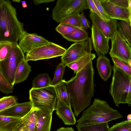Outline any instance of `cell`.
Returning <instances> with one entry per match:
<instances>
[{
  "label": "cell",
  "instance_id": "cell-22",
  "mask_svg": "<svg viewBox=\"0 0 131 131\" xmlns=\"http://www.w3.org/2000/svg\"><path fill=\"white\" fill-rule=\"evenodd\" d=\"M25 58L23 59L16 69L15 78V84L23 82L27 79L31 71V67Z\"/></svg>",
  "mask_w": 131,
  "mask_h": 131
},
{
  "label": "cell",
  "instance_id": "cell-11",
  "mask_svg": "<svg viewBox=\"0 0 131 131\" xmlns=\"http://www.w3.org/2000/svg\"><path fill=\"white\" fill-rule=\"evenodd\" d=\"M89 17L94 24L105 36L111 40L118 30L117 19H110L108 20H104L97 14L90 10Z\"/></svg>",
  "mask_w": 131,
  "mask_h": 131
},
{
  "label": "cell",
  "instance_id": "cell-49",
  "mask_svg": "<svg viewBox=\"0 0 131 131\" xmlns=\"http://www.w3.org/2000/svg\"><path fill=\"white\" fill-rule=\"evenodd\" d=\"M130 78H131V76H130Z\"/></svg>",
  "mask_w": 131,
  "mask_h": 131
},
{
  "label": "cell",
  "instance_id": "cell-13",
  "mask_svg": "<svg viewBox=\"0 0 131 131\" xmlns=\"http://www.w3.org/2000/svg\"><path fill=\"white\" fill-rule=\"evenodd\" d=\"M91 39L94 49L99 56L105 55L109 51V40L96 26L92 23Z\"/></svg>",
  "mask_w": 131,
  "mask_h": 131
},
{
  "label": "cell",
  "instance_id": "cell-8",
  "mask_svg": "<svg viewBox=\"0 0 131 131\" xmlns=\"http://www.w3.org/2000/svg\"><path fill=\"white\" fill-rule=\"evenodd\" d=\"M66 50L62 46L49 41L46 44L35 48L27 52L25 59L27 61H36L62 56Z\"/></svg>",
  "mask_w": 131,
  "mask_h": 131
},
{
  "label": "cell",
  "instance_id": "cell-21",
  "mask_svg": "<svg viewBox=\"0 0 131 131\" xmlns=\"http://www.w3.org/2000/svg\"><path fill=\"white\" fill-rule=\"evenodd\" d=\"M71 107L68 106H61L56 110L57 115L66 125H74L77 122Z\"/></svg>",
  "mask_w": 131,
  "mask_h": 131
},
{
  "label": "cell",
  "instance_id": "cell-46",
  "mask_svg": "<svg viewBox=\"0 0 131 131\" xmlns=\"http://www.w3.org/2000/svg\"><path fill=\"white\" fill-rule=\"evenodd\" d=\"M21 0H17L16 2L20 3V2Z\"/></svg>",
  "mask_w": 131,
  "mask_h": 131
},
{
  "label": "cell",
  "instance_id": "cell-41",
  "mask_svg": "<svg viewBox=\"0 0 131 131\" xmlns=\"http://www.w3.org/2000/svg\"><path fill=\"white\" fill-rule=\"evenodd\" d=\"M129 22L131 26V0H127Z\"/></svg>",
  "mask_w": 131,
  "mask_h": 131
},
{
  "label": "cell",
  "instance_id": "cell-23",
  "mask_svg": "<svg viewBox=\"0 0 131 131\" xmlns=\"http://www.w3.org/2000/svg\"><path fill=\"white\" fill-rule=\"evenodd\" d=\"M96 57L95 55L91 53L80 58L78 60L68 64L67 66L72 70L74 73L85 67L90 61Z\"/></svg>",
  "mask_w": 131,
  "mask_h": 131
},
{
  "label": "cell",
  "instance_id": "cell-6",
  "mask_svg": "<svg viewBox=\"0 0 131 131\" xmlns=\"http://www.w3.org/2000/svg\"><path fill=\"white\" fill-rule=\"evenodd\" d=\"M89 9L86 0H57L52 10L53 19L57 23L70 16Z\"/></svg>",
  "mask_w": 131,
  "mask_h": 131
},
{
  "label": "cell",
  "instance_id": "cell-24",
  "mask_svg": "<svg viewBox=\"0 0 131 131\" xmlns=\"http://www.w3.org/2000/svg\"><path fill=\"white\" fill-rule=\"evenodd\" d=\"M62 36L67 40L75 42L86 40L89 37L87 32L83 28Z\"/></svg>",
  "mask_w": 131,
  "mask_h": 131
},
{
  "label": "cell",
  "instance_id": "cell-33",
  "mask_svg": "<svg viewBox=\"0 0 131 131\" xmlns=\"http://www.w3.org/2000/svg\"><path fill=\"white\" fill-rule=\"evenodd\" d=\"M108 131H131V120L116 123L110 128Z\"/></svg>",
  "mask_w": 131,
  "mask_h": 131
},
{
  "label": "cell",
  "instance_id": "cell-1",
  "mask_svg": "<svg viewBox=\"0 0 131 131\" xmlns=\"http://www.w3.org/2000/svg\"><path fill=\"white\" fill-rule=\"evenodd\" d=\"M94 74L91 61L78 71L74 77L66 81L70 93L71 106L76 116L91 104L95 91Z\"/></svg>",
  "mask_w": 131,
  "mask_h": 131
},
{
  "label": "cell",
  "instance_id": "cell-14",
  "mask_svg": "<svg viewBox=\"0 0 131 131\" xmlns=\"http://www.w3.org/2000/svg\"><path fill=\"white\" fill-rule=\"evenodd\" d=\"M100 2L105 11L111 19L129 22L128 8L120 6L108 0H104Z\"/></svg>",
  "mask_w": 131,
  "mask_h": 131
},
{
  "label": "cell",
  "instance_id": "cell-50",
  "mask_svg": "<svg viewBox=\"0 0 131 131\" xmlns=\"http://www.w3.org/2000/svg\"></svg>",
  "mask_w": 131,
  "mask_h": 131
},
{
  "label": "cell",
  "instance_id": "cell-47",
  "mask_svg": "<svg viewBox=\"0 0 131 131\" xmlns=\"http://www.w3.org/2000/svg\"><path fill=\"white\" fill-rule=\"evenodd\" d=\"M99 0L100 1V2H101V1H102L104 0Z\"/></svg>",
  "mask_w": 131,
  "mask_h": 131
},
{
  "label": "cell",
  "instance_id": "cell-39",
  "mask_svg": "<svg viewBox=\"0 0 131 131\" xmlns=\"http://www.w3.org/2000/svg\"><path fill=\"white\" fill-rule=\"evenodd\" d=\"M110 2L120 6L128 8L127 0H108Z\"/></svg>",
  "mask_w": 131,
  "mask_h": 131
},
{
  "label": "cell",
  "instance_id": "cell-28",
  "mask_svg": "<svg viewBox=\"0 0 131 131\" xmlns=\"http://www.w3.org/2000/svg\"><path fill=\"white\" fill-rule=\"evenodd\" d=\"M14 43L7 41H0V61L7 58Z\"/></svg>",
  "mask_w": 131,
  "mask_h": 131
},
{
  "label": "cell",
  "instance_id": "cell-4",
  "mask_svg": "<svg viewBox=\"0 0 131 131\" xmlns=\"http://www.w3.org/2000/svg\"><path fill=\"white\" fill-rule=\"evenodd\" d=\"M113 73L109 90L116 106L120 104L127 103L131 106L130 76L114 65Z\"/></svg>",
  "mask_w": 131,
  "mask_h": 131
},
{
  "label": "cell",
  "instance_id": "cell-25",
  "mask_svg": "<svg viewBox=\"0 0 131 131\" xmlns=\"http://www.w3.org/2000/svg\"><path fill=\"white\" fill-rule=\"evenodd\" d=\"M51 81L47 73L39 74L33 80L32 88L39 89L50 86Z\"/></svg>",
  "mask_w": 131,
  "mask_h": 131
},
{
  "label": "cell",
  "instance_id": "cell-40",
  "mask_svg": "<svg viewBox=\"0 0 131 131\" xmlns=\"http://www.w3.org/2000/svg\"><path fill=\"white\" fill-rule=\"evenodd\" d=\"M34 4L38 5L42 3H48L54 1L55 0H32Z\"/></svg>",
  "mask_w": 131,
  "mask_h": 131
},
{
  "label": "cell",
  "instance_id": "cell-20",
  "mask_svg": "<svg viewBox=\"0 0 131 131\" xmlns=\"http://www.w3.org/2000/svg\"><path fill=\"white\" fill-rule=\"evenodd\" d=\"M22 118L0 115V131H17Z\"/></svg>",
  "mask_w": 131,
  "mask_h": 131
},
{
  "label": "cell",
  "instance_id": "cell-48",
  "mask_svg": "<svg viewBox=\"0 0 131 131\" xmlns=\"http://www.w3.org/2000/svg\"><path fill=\"white\" fill-rule=\"evenodd\" d=\"M2 0H0V1H2Z\"/></svg>",
  "mask_w": 131,
  "mask_h": 131
},
{
  "label": "cell",
  "instance_id": "cell-26",
  "mask_svg": "<svg viewBox=\"0 0 131 131\" xmlns=\"http://www.w3.org/2000/svg\"><path fill=\"white\" fill-rule=\"evenodd\" d=\"M108 122L97 123L76 126L79 131H108L110 127Z\"/></svg>",
  "mask_w": 131,
  "mask_h": 131
},
{
  "label": "cell",
  "instance_id": "cell-43",
  "mask_svg": "<svg viewBox=\"0 0 131 131\" xmlns=\"http://www.w3.org/2000/svg\"><path fill=\"white\" fill-rule=\"evenodd\" d=\"M22 5L23 7L25 8L27 7V5L26 3V2L24 1L21 2Z\"/></svg>",
  "mask_w": 131,
  "mask_h": 131
},
{
  "label": "cell",
  "instance_id": "cell-27",
  "mask_svg": "<svg viewBox=\"0 0 131 131\" xmlns=\"http://www.w3.org/2000/svg\"><path fill=\"white\" fill-rule=\"evenodd\" d=\"M118 31L131 48V26L130 22L120 20L117 23Z\"/></svg>",
  "mask_w": 131,
  "mask_h": 131
},
{
  "label": "cell",
  "instance_id": "cell-9",
  "mask_svg": "<svg viewBox=\"0 0 131 131\" xmlns=\"http://www.w3.org/2000/svg\"><path fill=\"white\" fill-rule=\"evenodd\" d=\"M91 38L84 41L75 42L67 49L61 58L62 62L66 66L82 57L91 53L93 49Z\"/></svg>",
  "mask_w": 131,
  "mask_h": 131
},
{
  "label": "cell",
  "instance_id": "cell-32",
  "mask_svg": "<svg viewBox=\"0 0 131 131\" xmlns=\"http://www.w3.org/2000/svg\"><path fill=\"white\" fill-rule=\"evenodd\" d=\"M14 85L10 83L0 72V90L7 95L13 92Z\"/></svg>",
  "mask_w": 131,
  "mask_h": 131
},
{
  "label": "cell",
  "instance_id": "cell-31",
  "mask_svg": "<svg viewBox=\"0 0 131 131\" xmlns=\"http://www.w3.org/2000/svg\"><path fill=\"white\" fill-rule=\"evenodd\" d=\"M59 23L67 24L82 28L79 13L67 17L61 21Z\"/></svg>",
  "mask_w": 131,
  "mask_h": 131
},
{
  "label": "cell",
  "instance_id": "cell-17",
  "mask_svg": "<svg viewBox=\"0 0 131 131\" xmlns=\"http://www.w3.org/2000/svg\"><path fill=\"white\" fill-rule=\"evenodd\" d=\"M54 87L57 98L56 109L61 106L71 107L70 93L65 80Z\"/></svg>",
  "mask_w": 131,
  "mask_h": 131
},
{
  "label": "cell",
  "instance_id": "cell-36",
  "mask_svg": "<svg viewBox=\"0 0 131 131\" xmlns=\"http://www.w3.org/2000/svg\"><path fill=\"white\" fill-rule=\"evenodd\" d=\"M93 1L97 9L103 16L105 19L106 20H110L111 18L105 11L100 1L99 0H93Z\"/></svg>",
  "mask_w": 131,
  "mask_h": 131
},
{
  "label": "cell",
  "instance_id": "cell-35",
  "mask_svg": "<svg viewBox=\"0 0 131 131\" xmlns=\"http://www.w3.org/2000/svg\"><path fill=\"white\" fill-rule=\"evenodd\" d=\"M111 58L114 65L131 76V67L128 63L117 58L113 57Z\"/></svg>",
  "mask_w": 131,
  "mask_h": 131
},
{
  "label": "cell",
  "instance_id": "cell-5",
  "mask_svg": "<svg viewBox=\"0 0 131 131\" xmlns=\"http://www.w3.org/2000/svg\"><path fill=\"white\" fill-rule=\"evenodd\" d=\"M29 99L33 108L53 111L56 110L57 98L54 86L42 88H32L29 91Z\"/></svg>",
  "mask_w": 131,
  "mask_h": 131
},
{
  "label": "cell",
  "instance_id": "cell-45",
  "mask_svg": "<svg viewBox=\"0 0 131 131\" xmlns=\"http://www.w3.org/2000/svg\"><path fill=\"white\" fill-rule=\"evenodd\" d=\"M128 63L131 67V60L129 61L128 62Z\"/></svg>",
  "mask_w": 131,
  "mask_h": 131
},
{
  "label": "cell",
  "instance_id": "cell-3",
  "mask_svg": "<svg viewBox=\"0 0 131 131\" xmlns=\"http://www.w3.org/2000/svg\"><path fill=\"white\" fill-rule=\"evenodd\" d=\"M123 117L118 111L112 108L106 101L96 98L91 105L83 112L77 120V125H83L109 122Z\"/></svg>",
  "mask_w": 131,
  "mask_h": 131
},
{
  "label": "cell",
  "instance_id": "cell-2",
  "mask_svg": "<svg viewBox=\"0 0 131 131\" xmlns=\"http://www.w3.org/2000/svg\"><path fill=\"white\" fill-rule=\"evenodd\" d=\"M25 30L16 11L9 0L0 1V41L17 43Z\"/></svg>",
  "mask_w": 131,
  "mask_h": 131
},
{
  "label": "cell",
  "instance_id": "cell-15",
  "mask_svg": "<svg viewBox=\"0 0 131 131\" xmlns=\"http://www.w3.org/2000/svg\"><path fill=\"white\" fill-rule=\"evenodd\" d=\"M31 102L17 103L14 106L0 112V115L22 118L33 108Z\"/></svg>",
  "mask_w": 131,
  "mask_h": 131
},
{
  "label": "cell",
  "instance_id": "cell-38",
  "mask_svg": "<svg viewBox=\"0 0 131 131\" xmlns=\"http://www.w3.org/2000/svg\"><path fill=\"white\" fill-rule=\"evenodd\" d=\"M82 28L85 30L90 27V23L83 12L80 14Z\"/></svg>",
  "mask_w": 131,
  "mask_h": 131
},
{
  "label": "cell",
  "instance_id": "cell-18",
  "mask_svg": "<svg viewBox=\"0 0 131 131\" xmlns=\"http://www.w3.org/2000/svg\"><path fill=\"white\" fill-rule=\"evenodd\" d=\"M96 67L102 79L106 81L110 77L113 67L110 60L105 55L99 56L97 59Z\"/></svg>",
  "mask_w": 131,
  "mask_h": 131
},
{
  "label": "cell",
  "instance_id": "cell-30",
  "mask_svg": "<svg viewBox=\"0 0 131 131\" xmlns=\"http://www.w3.org/2000/svg\"><path fill=\"white\" fill-rule=\"evenodd\" d=\"M15 97L4 96L0 99V112L12 107L17 104Z\"/></svg>",
  "mask_w": 131,
  "mask_h": 131
},
{
  "label": "cell",
  "instance_id": "cell-16",
  "mask_svg": "<svg viewBox=\"0 0 131 131\" xmlns=\"http://www.w3.org/2000/svg\"><path fill=\"white\" fill-rule=\"evenodd\" d=\"M53 112L47 110H37L35 131L50 130Z\"/></svg>",
  "mask_w": 131,
  "mask_h": 131
},
{
  "label": "cell",
  "instance_id": "cell-37",
  "mask_svg": "<svg viewBox=\"0 0 131 131\" xmlns=\"http://www.w3.org/2000/svg\"><path fill=\"white\" fill-rule=\"evenodd\" d=\"M90 10L97 14L100 17L105 20L103 16L99 11L93 0H86Z\"/></svg>",
  "mask_w": 131,
  "mask_h": 131
},
{
  "label": "cell",
  "instance_id": "cell-42",
  "mask_svg": "<svg viewBox=\"0 0 131 131\" xmlns=\"http://www.w3.org/2000/svg\"><path fill=\"white\" fill-rule=\"evenodd\" d=\"M57 131H74V130L72 127H62L58 128Z\"/></svg>",
  "mask_w": 131,
  "mask_h": 131
},
{
  "label": "cell",
  "instance_id": "cell-29",
  "mask_svg": "<svg viewBox=\"0 0 131 131\" xmlns=\"http://www.w3.org/2000/svg\"><path fill=\"white\" fill-rule=\"evenodd\" d=\"M66 66L62 62L57 66L54 72V75L51 83V85L54 86L63 80Z\"/></svg>",
  "mask_w": 131,
  "mask_h": 131
},
{
  "label": "cell",
  "instance_id": "cell-19",
  "mask_svg": "<svg viewBox=\"0 0 131 131\" xmlns=\"http://www.w3.org/2000/svg\"><path fill=\"white\" fill-rule=\"evenodd\" d=\"M38 109L33 108L25 116L17 131H35L37 121V112Z\"/></svg>",
  "mask_w": 131,
  "mask_h": 131
},
{
  "label": "cell",
  "instance_id": "cell-44",
  "mask_svg": "<svg viewBox=\"0 0 131 131\" xmlns=\"http://www.w3.org/2000/svg\"><path fill=\"white\" fill-rule=\"evenodd\" d=\"M127 120H131V114H128L127 116Z\"/></svg>",
  "mask_w": 131,
  "mask_h": 131
},
{
  "label": "cell",
  "instance_id": "cell-34",
  "mask_svg": "<svg viewBox=\"0 0 131 131\" xmlns=\"http://www.w3.org/2000/svg\"><path fill=\"white\" fill-rule=\"evenodd\" d=\"M82 28L69 25L60 23L56 28V30L62 36Z\"/></svg>",
  "mask_w": 131,
  "mask_h": 131
},
{
  "label": "cell",
  "instance_id": "cell-12",
  "mask_svg": "<svg viewBox=\"0 0 131 131\" xmlns=\"http://www.w3.org/2000/svg\"><path fill=\"white\" fill-rule=\"evenodd\" d=\"M43 37L35 33H29L25 31L19 41L18 45L24 53L49 42Z\"/></svg>",
  "mask_w": 131,
  "mask_h": 131
},
{
  "label": "cell",
  "instance_id": "cell-10",
  "mask_svg": "<svg viewBox=\"0 0 131 131\" xmlns=\"http://www.w3.org/2000/svg\"><path fill=\"white\" fill-rule=\"evenodd\" d=\"M111 47L109 54L128 63L131 60V48L118 31L111 40Z\"/></svg>",
  "mask_w": 131,
  "mask_h": 131
},
{
  "label": "cell",
  "instance_id": "cell-7",
  "mask_svg": "<svg viewBox=\"0 0 131 131\" xmlns=\"http://www.w3.org/2000/svg\"><path fill=\"white\" fill-rule=\"evenodd\" d=\"M25 58L24 53L17 43L14 42L7 58L0 61V72L7 81L14 85L16 71L19 64Z\"/></svg>",
  "mask_w": 131,
  "mask_h": 131
}]
</instances>
